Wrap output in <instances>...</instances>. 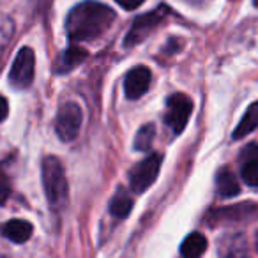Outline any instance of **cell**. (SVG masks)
I'll return each instance as SVG.
<instances>
[{"label":"cell","mask_w":258,"mask_h":258,"mask_svg":"<svg viewBox=\"0 0 258 258\" xmlns=\"http://www.w3.org/2000/svg\"><path fill=\"white\" fill-rule=\"evenodd\" d=\"M15 34V23L8 15H0V64L4 60V53Z\"/></svg>","instance_id":"15"},{"label":"cell","mask_w":258,"mask_h":258,"mask_svg":"<svg viewBox=\"0 0 258 258\" xmlns=\"http://www.w3.org/2000/svg\"><path fill=\"white\" fill-rule=\"evenodd\" d=\"M0 258H6V256H4V254H0Z\"/></svg>","instance_id":"25"},{"label":"cell","mask_w":258,"mask_h":258,"mask_svg":"<svg viewBox=\"0 0 258 258\" xmlns=\"http://www.w3.org/2000/svg\"><path fill=\"white\" fill-rule=\"evenodd\" d=\"M258 159V144H249L242 149L240 152V163L247 161H256Z\"/></svg>","instance_id":"20"},{"label":"cell","mask_w":258,"mask_h":258,"mask_svg":"<svg viewBox=\"0 0 258 258\" xmlns=\"http://www.w3.org/2000/svg\"><path fill=\"white\" fill-rule=\"evenodd\" d=\"M34 68H36V55L29 46H23L16 53L9 71V83L15 89H27L34 82Z\"/></svg>","instance_id":"6"},{"label":"cell","mask_w":258,"mask_h":258,"mask_svg":"<svg viewBox=\"0 0 258 258\" xmlns=\"http://www.w3.org/2000/svg\"><path fill=\"white\" fill-rule=\"evenodd\" d=\"M166 16H168V8H166V6H159L154 11L138 16L133 25H131V29H129L127 36H125L124 44L125 46H135V44H138L140 41H144L145 37L151 36V32L159 23H163V20H165Z\"/></svg>","instance_id":"7"},{"label":"cell","mask_w":258,"mask_h":258,"mask_svg":"<svg viewBox=\"0 0 258 258\" xmlns=\"http://www.w3.org/2000/svg\"><path fill=\"white\" fill-rule=\"evenodd\" d=\"M216 184H218V191L221 197H235L240 191L239 180L233 175V172L230 168H221L216 175Z\"/></svg>","instance_id":"12"},{"label":"cell","mask_w":258,"mask_h":258,"mask_svg":"<svg viewBox=\"0 0 258 258\" xmlns=\"http://www.w3.org/2000/svg\"><path fill=\"white\" fill-rule=\"evenodd\" d=\"M223 246L226 247V251H223V258H249L246 251V244H244V237H228V242H223Z\"/></svg>","instance_id":"16"},{"label":"cell","mask_w":258,"mask_h":258,"mask_svg":"<svg viewBox=\"0 0 258 258\" xmlns=\"http://www.w3.org/2000/svg\"><path fill=\"white\" fill-rule=\"evenodd\" d=\"M161 161L163 158L159 154H151L129 172V186L135 193H144L154 184L159 175Z\"/></svg>","instance_id":"5"},{"label":"cell","mask_w":258,"mask_h":258,"mask_svg":"<svg viewBox=\"0 0 258 258\" xmlns=\"http://www.w3.org/2000/svg\"><path fill=\"white\" fill-rule=\"evenodd\" d=\"M253 4H254V6H256V8H258V0H253Z\"/></svg>","instance_id":"23"},{"label":"cell","mask_w":258,"mask_h":258,"mask_svg":"<svg viewBox=\"0 0 258 258\" xmlns=\"http://www.w3.org/2000/svg\"><path fill=\"white\" fill-rule=\"evenodd\" d=\"M240 177H242V180L247 184V186L258 187V159H256V161L242 163Z\"/></svg>","instance_id":"18"},{"label":"cell","mask_w":258,"mask_h":258,"mask_svg":"<svg viewBox=\"0 0 258 258\" xmlns=\"http://www.w3.org/2000/svg\"><path fill=\"white\" fill-rule=\"evenodd\" d=\"M85 58H87V50L76 46V44H71L68 50H64L57 57V62H55V73H57V75H66L68 71H71V69H75L76 66L82 64Z\"/></svg>","instance_id":"9"},{"label":"cell","mask_w":258,"mask_h":258,"mask_svg":"<svg viewBox=\"0 0 258 258\" xmlns=\"http://www.w3.org/2000/svg\"><path fill=\"white\" fill-rule=\"evenodd\" d=\"M83 120V111L78 103L75 101H66L60 104L57 111V120H55V131L62 142H73L80 133Z\"/></svg>","instance_id":"3"},{"label":"cell","mask_w":258,"mask_h":258,"mask_svg":"<svg viewBox=\"0 0 258 258\" xmlns=\"http://www.w3.org/2000/svg\"><path fill=\"white\" fill-rule=\"evenodd\" d=\"M9 197H11V180L8 173L0 168V205H4Z\"/></svg>","instance_id":"19"},{"label":"cell","mask_w":258,"mask_h":258,"mask_svg":"<svg viewBox=\"0 0 258 258\" xmlns=\"http://www.w3.org/2000/svg\"><path fill=\"white\" fill-rule=\"evenodd\" d=\"M256 127H258V101L256 103H253L246 110L242 120L237 124L235 131H233V138H235V140H240V138H244L249 133H253Z\"/></svg>","instance_id":"13"},{"label":"cell","mask_w":258,"mask_h":258,"mask_svg":"<svg viewBox=\"0 0 258 258\" xmlns=\"http://www.w3.org/2000/svg\"><path fill=\"white\" fill-rule=\"evenodd\" d=\"M193 113V101L186 94H173L166 101L165 122L175 135H180Z\"/></svg>","instance_id":"4"},{"label":"cell","mask_w":258,"mask_h":258,"mask_svg":"<svg viewBox=\"0 0 258 258\" xmlns=\"http://www.w3.org/2000/svg\"><path fill=\"white\" fill-rule=\"evenodd\" d=\"M120 8L127 9V11H133V9H138L142 4H144V0H115Z\"/></svg>","instance_id":"21"},{"label":"cell","mask_w":258,"mask_h":258,"mask_svg":"<svg viewBox=\"0 0 258 258\" xmlns=\"http://www.w3.org/2000/svg\"><path fill=\"white\" fill-rule=\"evenodd\" d=\"M151 82H152V73L149 68L137 66V68L129 69V73L124 78L125 96L129 99H138V97H142L149 90Z\"/></svg>","instance_id":"8"},{"label":"cell","mask_w":258,"mask_h":258,"mask_svg":"<svg viewBox=\"0 0 258 258\" xmlns=\"http://www.w3.org/2000/svg\"><path fill=\"white\" fill-rule=\"evenodd\" d=\"M2 233H4L9 240H13V242L23 244L32 235V225L23 221V219H13V221L6 223L4 228H2Z\"/></svg>","instance_id":"10"},{"label":"cell","mask_w":258,"mask_h":258,"mask_svg":"<svg viewBox=\"0 0 258 258\" xmlns=\"http://www.w3.org/2000/svg\"><path fill=\"white\" fill-rule=\"evenodd\" d=\"M207 249V239L202 233H189L180 244V254L182 258H200Z\"/></svg>","instance_id":"11"},{"label":"cell","mask_w":258,"mask_h":258,"mask_svg":"<svg viewBox=\"0 0 258 258\" xmlns=\"http://www.w3.org/2000/svg\"><path fill=\"white\" fill-rule=\"evenodd\" d=\"M41 177L48 204L53 209H60L68 200V179L60 159L55 156L44 158L41 163Z\"/></svg>","instance_id":"2"},{"label":"cell","mask_w":258,"mask_h":258,"mask_svg":"<svg viewBox=\"0 0 258 258\" xmlns=\"http://www.w3.org/2000/svg\"><path fill=\"white\" fill-rule=\"evenodd\" d=\"M131 209H133V200H131V197L125 193V189H122V187H120V189L113 195V198H111L110 212L115 216V218L124 219V218H127V216H129Z\"/></svg>","instance_id":"14"},{"label":"cell","mask_w":258,"mask_h":258,"mask_svg":"<svg viewBox=\"0 0 258 258\" xmlns=\"http://www.w3.org/2000/svg\"><path fill=\"white\" fill-rule=\"evenodd\" d=\"M115 22V11L108 6L85 0L69 11L66 20V32L71 41H92L103 36Z\"/></svg>","instance_id":"1"},{"label":"cell","mask_w":258,"mask_h":258,"mask_svg":"<svg viewBox=\"0 0 258 258\" xmlns=\"http://www.w3.org/2000/svg\"><path fill=\"white\" fill-rule=\"evenodd\" d=\"M9 113V104H8V99L4 96H0V122L6 120Z\"/></svg>","instance_id":"22"},{"label":"cell","mask_w":258,"mask_h":258,"mask_svg":"<svg viewBox=\"0 0 258 258\" xmlns=\"http://www.w3.org/2000/svg\"><path fill=\"white\" fill-rule=\"evenodd\" d=\"M156 137V129L152 124H145L140 127V131L137 133V138H135V149L140 152H145L151 149L152 142H154Z\"/></svg>","instance_id":"17"},{"label":"cell","mask_w":258,"mask_h":258,"mask_svg":"<svg viewBox=\"0 0 258 258\" xmlns=\"http://www.w3.org/2000/svg\"><path fill=\"white\" fill-rule=\"evenodd\" d=\"M256 249H258V233H256Z\"/></svg>","instance_id":"24"}]
</instances>
